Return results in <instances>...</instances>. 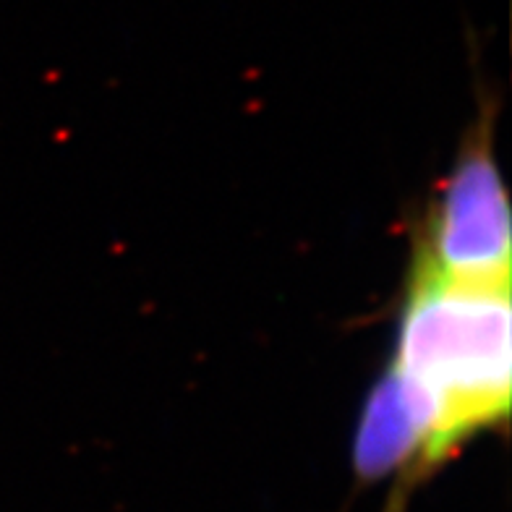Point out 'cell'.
<instances>
[{"label": "cell", "mask_w": 512, "mask_h": 512, "mask_svg": "<svg viewBox=\"0 0 512 512\" xmlns=\"http://www.w3.org/2000/svg\"><path fill=\"white\" fill-rule=\"evenodd\" d=\"M510 236V207L494 160V115L486 108L465 136L413 251L450 277L510 283Z\"/></svg>", "instance_id": "obj_2"}, {"label": "cell", "mask_w": 512, "mask_h": 512, "mask_svg": "<svg viewBox=\"0 0 512 512\" xmlns=\"http://www.w3.org/2000/svg\"><path fill=\"white\" fill-rule=\"evenodd\" d=\"M411 256L390 366L432 405L445 465L468 439L510 416V283L460 280L418 251Z\"/></svg>", "instance_id": "obj_1"}]
</instances>
